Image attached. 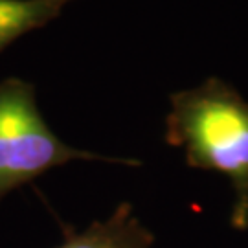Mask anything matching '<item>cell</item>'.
<instances>
[{
    "label": "cell",
    "mask_w": 248,
    "mask_h": 248,
    "mask_svg": "<svg viewBox=\"0 0 248 248\" xmlns=\"http://www.w3.org/2000/svg\"><path fill=\"white\" fill-rule=\"evenodd\" d=\"M166 118V142L186 153L187 166L230 180L235 204L230 221L248 228V101L230 83L210 78L175 92Z\"/></svg>",
    "instance_id": "obj_1"
},
{
    "label": "cell",
    "mask_w": 248,
    "mask_h": 248,
    "mask_svg": "<svg viewBox=\"0 0 248 248\" xmlns=\"http://www.w3.org/2000/svg\"><path fill=\"white\" fill-rule=\"evenodd\" d=\"M74 160L142 164L136 158L103 156L64 143L45 122L31 83L20 78L0 81V201L46 171Z\"/></svg>",
    "instance_id": "obj_2"
},
{
    "label": "cell",
    "mask_w": 248,
    "mask_h": 248,
    "mask_svg": "<svg viewBox=\"0 0 248 248\" xmlns=\"http://www.w3.org/2000/svg\"><path fill=\"white\" fill-rule=\"evenodd\" d=\"M155 235L134 215L133 206L122 202L105 221H94L89 228L68 233L55 248H153Z\"/></svg>",
    "instance_id": "obj_3"
},
{
    "label": "cell",
    "mask_w": 248,
    "mask_h": 248,
    "mask_svg": "<svg viewBox=\"0 0 248 248\" xmlns=\"http://www.w3.org/2000/svg\"><path fill=\"white\" fill-rule=\"evenodd\" d=\"M74 0H0V52L18 37L50 24Z\"/></svg>",
    "instance_id": "obj_4"
}]
</instances>
